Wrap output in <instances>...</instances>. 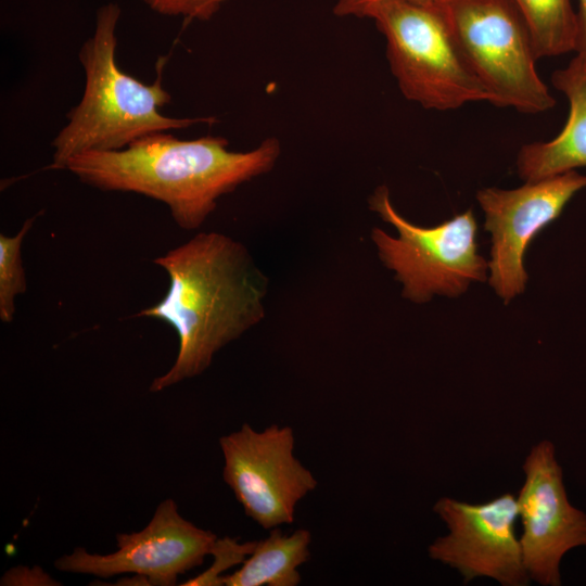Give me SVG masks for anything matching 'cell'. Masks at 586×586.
I'll use <instances>...</instances> for the list:
<instances>
[{
	"instance_id": "6da1fadb",
	"label": "cell",
	"mask_w": 586,
	"mask_h": 586,
	"mask_svg": "<svg viewBox=\"0 0 586 586\" xmlns=\"http://www.w3.org/2000/svg\"><path fill=\"white\" fill-rule=\"evenodd\" d=\"M153 262L167 272L168 289L137 317L167 323L179 342L173 366L150 385L161 392L204 372L219 349L264 319L268 279L241 242L214 231Z\"/></svg>"
},
{
	"instance_id": "7a4b0ae2",
	"label": "cell",
	"mask_w": 586,
	"mask_h": 586,
	"mask_svg": "<svg viewBox=\"0 0 586 586\" xmlns=\"http://www.w3.org/2000/svg\"><path fill=\"white\" fill-rule=\"evenodd\" d=\"M228 145L220 136L181 140L157 131L122 150L77 154L65 169L95 189L160 201L180 228L195 230L215 211L219 198L269 173L281 153L275 137L245 152L230 151Z\"/></svg>"
},
{
	"instance_id": "3957f363",
	"label": "cell",
	"mask_w": 586,
	"mask_h": 586,
	"mask_svg": "<svg viewBox=\"0 0 586 586\" xmlns=\"http://www.w3.org/2000/svg\"><path fill=\"white\" fill-rule=\"evenodd\" d=\"M120 13L115 2L101 5L94 33L80 48L85 90L80 102L67 113L68 123L52 141V169H65L71 157L84 152L122 150L153 132L215 122L214 117L175 118L161 114L160 110L171 101L161 75L145 85L119 68L116 27Z\"/></svg>"
},
{
	"instance_id": "277c9868",
	"label": "cell",
	"mask_w": 586,
	"mask_h": 586,
	"mask_svg": "<svg viewBox=\"0 0 586 586\" xmlns=\"http://www.w3.org/2000/svg\"><path fill=\"white\" fill-rule=\"evenodd\" d=\"M371 18L386 41V59L403 95L426 110H456L492 101L462 56L438 12L411 0L370 5Z\"/></svg>"
},
{
	"instance_id": "5b68a950",
	"label": "cell",
	"mask_w": 586,
	"mask_h": 586,
	"mask_svg": "<svg viewBox=\"0 0 586 586\" xmlns=\"http://www.w3.org/2000/svg\"><path fill=\"white\" fill-rule=\"evenodd\" d=\"M491 103L536 114L555 98L536 69L532 40L513 0H430Z\"/></svg>"
},
{
	"instance_id": "8992f818",
	"label": "cell",
	"mask_w": 586,
	"mask_h": 586,
	"mask_svg": "<svg viewBox=\"0 0 586 586\" xmlns=\"http://www.w3.org/2000/svg\"><path fill=\"white\" fill-rule=\"evenodd\" d=\"M369 208L391 224L398 237L373 228L371 239L380 260L403 284L402 295L426 303L433 295L456 297L474 281H485L488 263L477 253V222L472 209L434 227H420L393 206L390 190L378 187Z\"/></svg>"
},
{
	"instance_id": "52a82bcc",
	"label": "cell",
	"mask_w": 586,
	"mask_h": 586,
	"mask_svg": "<svg viewBox=\"0 0 586 586\" xmlns=\"http://www.w3.org/2000/svg\"><path fill=\"white\" fill-rule=\"evenodd\" d=\"M222 479L245 514L264 530L292 524L301 499L317 480L294 455L295 436L289 425L263 431L243 424L219 438Z\"/></svg>"
},
{
	"instance_id": "ba28073f",
	"label": "cell",
	"mask_w": 586,
	"mask_h": 586,
	"mask_svg": "<svg viewBox=\"0 0 586 586\" xmlns=\"http://www.w3.org/2000/svg\"><path fill=\"white\" fill-rule=\"evenodd\" d=\"M584 188L586 176L570 170L525 181L517 189L477 191L476 200L485 214L484 229L492 235L489 284L505 304L524 292L528 276L523 258L532 240Z\"/></svg>"
},
{
	"instance_id": "9c48e42d",
	"label": "cell",
	"mask_w": 586,
	"mask_h": 586,
	"mask_svg": "<svg viewBox=\"0 0 586 586\" xmlns=\"http://www.w3.org/2000/svg\"><path fill=\"white\" fill-rule=\"evenodd\" d=\"M433 511L446 523L448 534L429 546L430 558L456 569L464 583L484 576L504 586L530 584L515 534L519 509L513 494L482 504L442 497Z\"/></svg>"
},
{
	"instance_id": "30bf717a",
	"label": "cell",
	"mask_w": 586,
	"mask_h": 586,
	"mask_svg": "<svg viewBox=\"0 0 586 586\" xmlns=\"http://www.w3.org/2000/svg\"><path fill=\"white\" fill-rule=\"evenodd\" d=\"M217 536L186 520L173 499L161 502L141 531L116 536L117 550L89 553L84 547L60 557L54 566L63 572L111 577L131 573L149 585L171 586L179 575L203 563Z\"/></svg>"
},
{
	"instance_id": "8fae6325",
	"label": "cell",
	"mask_w": 586,
	"mask_h": 586,
	"mask_svg": "<svg viewBox=\"0 0 586 586\" xmlns=\"http://www.w3.org/2000/svg\"><path fill=\"white\" fill-rule=\"evenodd\" d=\"M522 469L525 479L517 501L524 565L531 579L560 586L561 559L569 550L586 546V513L568 499L562 468L550 441L535 444Z\"/></svg>"
},
{
	"instance_id": "7c38bea8",
	"label": "cell",
	"mask_w": 586,
	"mask_h": 586,
	"mask_svg": "<svg viewBox=\"0 0 586 586\" xmlns=\"http://www.w3.org/2000/svg\"><path fill=\"white\" fill-rule=\"evenodd\" d=\"M551 82L569 99V117L552 140L520 149L517 169L524 181L586 167V68L571 61L565 68L553 72Z\"/></svg>"
},
{
	"instance_id": "4fadbf2b",
	"label": "cell",
	"mask_w": 586,
	"mask_h": 586,
	"mask_svg": "<svg viewBox=\"0 0 586 586\" xmlns=\"http://www.w3.org/2000/svg\"><path fill=\"white\" fill-rule=\"evenodd\" d=\"M310 543L308 530L284 534L275 527L266 538L256 540L241 568L224 575L222 583L226 586H296L302 579L298 568L310 556Z\"/></svg>"
},
{
	"instance_id": "5bb4252c",
	"label": "cell",
	"mask_w": 586,
	"mask_h": 586,
	"mask_svg": "<svg viewBox=\"0 0 586 586\" xmlns=\"http://www.w3.org/2000/svg\"><path fill=\"white\" fill-rule=\"evenodd\" d=\"M513 2L527 27L537 60L576 50L578 18L571 0H513Z\"/></svg>"
},
{
	"instance_id": "9a60e30c",
	"label": "cell",
	"mask_w": 586,
	"mask_h": 586,
	"mask_svg": "<svg viewBox=\"0 0 586 586\" xmlns=\"http://www.w3.org/2000/svg\"><path fill=\"white\" fill-rule=\"evenodd\" d=\"M36 217L28 218L15 235L0 234V319L3 322L13 320L15 298L26 291L22 244Z\"/></svg>"
},
{
	"instance_id": "2e32d148",
	"label": "cell",
	"mask_w": 586,
	"mask_h": 586,
	"mask_svg": "<svg viewBox=\"0 0 586 586\" xmlns=\"http://www.w3.org/2000/svg\"><path fill=\"white\" fill-rule=\"evenodd\" d=\"M256 540L239 543L235 538L224 537L216 539L209 555L214 560L203 573L188 579L184 586H220L224 585V573L231 566L242 564L252 553Z\"/></svg>"
},
{
	"instance_id": "e0dca14e",
	"label": "cell",
	"mask_w": 586,
	"mask_h": 586,
	"mask_svg": "<svg viewBox=\"0 0 586 586\" xmlns=\"http://www.w3.org/2000/svg\"><path fill=\"white\" fill-rule=\"evenodd\" d=\"M154 12L167 16H182L202 22L209 21L225 0H141Z\"/></svg>"
},
{
	"instance_id": "ac0fdd59",
	"label": "cell",
	"mask_w": 586,
	"mask_h": 586,
	"mask_svg": "<svg viewBox=\"0 0 586 586\" xmlns=\"http://www.w3.org/2000/svg\"><path fill=\"white\" fill-rule=\"evenodd\" d=\"M58 583L51 578L40 568L16 566L8 571L2 579L1 585H56Z\"/></svg>"
},
{
	"instance_id": "d6986e66",
	"label": "cell",
	"mask_w": 586,
	"mask_h": 586,
	"mask_svg": "<svg viewBox=\"0 0 586 586\" xmlns=\"http://www.w3.org/2000/svg\"><path fill=\"white\" fill-rule=\"evenodd\" d=\"M379 1H382V0H337L333 8V13L336 16H341V17H347V16L364 17L365 11L370 5ZM411 1L426 2L430 0H411Z\"/></svg>"
},
{
	"instance_id": "ffe728a7",
	"label": "cell",
	"mask_w": 586,
	"mask_h": 586,
	"mask_svg": "<svg viewBox=\"0 0 586 586\" xmlns=\"http://www.w3.org/2000/svg\"><path fill=\"white\" fill-rule=\"evenodd\" d=\"M578 39L576 56L572 60L579 66L586 68V0H578Z\"/></svg>"
}]
</instances>
